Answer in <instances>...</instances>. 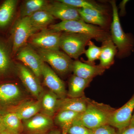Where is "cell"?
<instances>
[{
    "mask_svg": "<svg viewBox=\"0 0 134 134\" xmlns=\"http://www.w3.org/2000/svg\"><path fill=\"white\" fill-rule=\"evenodd\" d=\"M41 99L21 101L17 104L7 108V112L14 113L22 121L29 119L41 111Z\"/></svg>",
    "mask_w": 134,
    "mask_h": 134,
    "instance_id": "15",
    "label": "cell"
},
{
    "mask_svg": "<svg viewBox=\"0 0 134 134\" xmlns=\"http://www.w3.org/2000/svg\"><path fill=\"white\" fill-rule=\"evenodd\" d=\"M11 50L7 44L0 38V76L7 75L12 68Z\"/></svg>",
    "mask_w": 134,
    "mask_h": 134,
    "instance_id": "22",
    "label": "cell"
},
{
    "mask_svg": "<svg viewBox=\"0 0 134 134\" xmlns=\"http://www.w3.org/2000/svg\"><path fill=\"white\" fill-rule=\"evenodd\" d=\"M116 134H134V127L129 126L121 130H118Z\"/></svg>",
    "mask_w": 134,
    "mask_h": 134,
    "instance_id": "33",
    "label": "cell"
},
{
    "mask_svg": "<svg viewBox=\"0 0 134 134\" xmlns=\"http://www.w3.org/2000/svg\"><path fill=\"white\" fill-rule=\"evenodd\" d=\"M1 134H19L17 133H14V132H10V131H7L6 130L5 132L2 133Z\"/></svg>",
    "mask_w": 134,
    "mask_h": 134,
    "instance_id": "38",
    "label": "cell"
},
{
    "mask_svg": "<svg viewBox=\"0 0 134 134\" xmlns=\"http://www.w3.org/2000/svg\"><path fill=\"white\" fill-rule=\"evenodd\" d=\"M45 10L62 21L82 19L78 8L62 2L60 0L48 3Z\"/></svg>",
    "mask_w": 134,
    "mask_h": 134,
    "instance_id": "12",
    "label": "cell"
},
{
    "mask_svg": "<svg viewBox=\"0 0 134 134\" xmlns=\"http://www.w3.org/2000/svg\"><path fill=\"white\" fill-rule=\"evenodd\" d=\"M18 1L5 0L0 4V30L7 29L12 23Z\"/></svg>",
    "mask_w": 134,
    "mask_h": 134,
    "instance_id": "17",
    "label": "cell"
},
{
    "mask_svg": "<svg viewBox=\"0 0 134 134\" xmlns=\"http://www.w3.org/2000/svg\"><path fill=\"white\" fill-rule=\"evenodd\" d=\"M129 126L134 127V111L130 121Z\"/></svg>",
    "mask_w": 134,
    "mask_h": 134,
    "instance_id": "37",
    "label": "cell"
},
{
    "mask_svg": "<svg viewBox=\"0 0 134 134\" xmlns=\"http://www.w3.org/2000/svg\"><path fill=\"white\" fill-rule=\"evenodd\" d=\"M79 12H82L86 14L97 18L99 19H106L104 14L105 13L96 10L90 9H78Z\"/></svg>",
    "mask_w": 134,
    "mask_h": 134,
    "instance_id": "32",
    "label": "cell"
},
{
    "mask_svg": "<svg viewBox=\"0 0 134 134\" xmlns=\"http://www.w3.org/2000/svg\"><path fill=\"white\" fill-rule=\"evenodd\" d=\"M16 70L18 76L27 90L37 100L41 99L44 92L38 78L23 64H18Z\"/></svg>",
    "mask_w": 134,
    "mask_h": 134,
    "instance_id": "8",
    "label": "cell"
},
{
    "mask_svg": "<svg viewBox=\"0 0 134 134\" xmlns=\"http://www.w3.org/2000/svg\"><path fill=\"white\" fill-rule=\"evenodd\" d=\"M79 13L82 19L87 23L97 25L102 28L105 26L106 24V19H99L81 12H79Z\"/></svg>",
    "mask_w": 134,
    "mask_h": 134,
    "instance_id": "29",
    "label": "cell"
},
{
    "mask_svg": "<svg viewBox=\"0 0 134 134\" xmlns=\"http://www.w3.org/2000/svg\"><path fill=\"white\" fill-rule=\"evenodd\" d=\"M3 121L7 131L20 134L24 131L22 120L14 113L7 112L3 114Z\"/></svg>",
    "mask_w": 134,
    "mask_h": 134,
    "instance_id": "26",
    "label": "cell"
},
{
    "mask_svg": "<svg viewBox=\"0 0 134 134\" xmlns=\"http://www.w3.org/2000/svg\"><path fill=\"white\" fill-rule=\"evenodd\" d=\"M42 77L45 85L59 99L66 97L67 91L65 83L55 71L45 62L42 67Z\"/></svg>",
    "mask_w": 134,
    "mask_h": 134,
    "instance_id": "9",
    "label": "cell"
},
{
    "mask_svg": "<svg viewBox=\"0 0 134 134\" xmlns=\"http://www.w3.org/2000/svg\"><path fill=\"white\" fill-rule=\"evenodd\" d=\"M50 29L58 32L80 34L90 36L99 42H103L111 36L100 26L89 24L82 19L61 21L50 25Z\"/></svg>",
    "mask_w": 134,
    "mask_h": 134,
    "instance_id": "2",
    "label": "cell"
},
{
    "mask_svg": "<svg viewBox=\"0 0 134 134\" xmlns=\"http://www.w3.org/2000/svg\"><path fill=\"white\" fill-rule=\"evenodd\" d=\"M68 134H91L90 129L82 125L73 123Z\"/></svg>",
    "mask_w": 134,
    "mask_h": 134,
    "instance_id": "31",
    "label": "cell"
},
{
    "mask_svg": "<svg viewBox=\"0 0 134 134\" xmlns=\"http://www.w3.org/2000/svg\"><path fill=\"white\" fill-rule=\"evenodd\" d=\"M23 97V92L16 84H0V107L7 109L14 106L21 102Z\"/></svg>",
    "mask_w": 134,
    "mask_h": 134,
    "instance_id": "13",
    "label": "cell"
},
{
    "mask_svg": "<svg viewBox=\"0 0 134 134\" xmlns=\"http://www.w3.org/2000/svg\"><path fill=\"white\" fill-rule=\"evenodd\" d=\"M105 70L99 65H91L77 60L73 62L72 65L74 75L86 79L93 80L94 77L103 74Z\"/></svg>",
    "mask_w": 134,
    "mask_h": 134,
    "instance_id": "16",
    "label": "cell"
},
{
    "mask_svg": "<svg viewBox=\"0 0 134 134\" xmlns=\"http://www.w3.org/2000/svg\"><path fill=\"white\" fill-rule=\"evenodd\" d=\"M91 134H116L115 128L110 125H107L90 129Z\"/></svg>",
    "mask_w": 134,
    "mask_h": 134,
    "instance_id": "30",
    "label": "cell"
},
{
    "mask_svg": "<svg viewBox=\"0 0 134 134\" xmlns=\"http://www.w3.org/2000/svg\"><path fill=\"white\" fill-rule=\"evenodd\" d=\"M79 114L66 110L58 112L54 118V122L60 129L62 134H68L70 127Z\"/></svg>",
    "mask_w": 134,
    "mask_h": 134,
    "instance_id": "21",
    "label": "cell"
},
{
    "mask_svg": "<svg viewBox=\"0 0 134 134\" xmlns=\"http://www.w3.org/2000/svg\"><path fill=\"white\" fill-rule=\"evenodd\" d=\"M47 134H62V133L61 131L57 130H54L50 131Z\"/></svg>",
    "mask_w": 134,
    "mask_h": 134,
    "instance_id": "36",
    "label": "cell"
},
{
    "mask_svg": "<svg viewBox=\"0 0 134 134\" xmlns=\"http://www.w3.org/2000/svg\"><path fill=\"white\" fill-rule=\"evenodd\" d=\"M113 10V20L111 26V38L117 47V55L120 58L126 57L132 52L134 41L132 36L123 31L115 1L110 2Z\"/></svg>",
    "mask_w": 134,
    "mask_h": 134,
    "instance_id": "3",
    "label": "cell"
},
{
    "mask_svg": "<svg viewBox=\"0 0 134 134\" xmlns=\"http://www.w3.org/2000/svg\"><path fill=\"white\" fill-rule=\"evenodd\" d=\"M38 31V29L32 24L29 17L21 18L16 20L10 31L12 56L15 55L30 38Z\"/></svg>",
    "mask_w": 134,
    "mask_h": 134,
    "instance_id": "4",
    "label": "cell"
},
{
    "mask_svg": "<svg viewBox=\"0 0 134 134\" xmlns=\"http://www.w3.org/2000/svg\"><path fill=\"white\" fill-rule=\"evenodd\" d=\"M52 117L38 113L29 119L23 121L24 130L29 134H43L53 126Z\"/></svg>",
    "mask_w": 134,
    "mask_h": 134,
    "instance_id": "14",
    "label": "cell"
},
{
    "mask_svg": "<svg viewBox=\"0 0 134 134\" xmlns=\"http://www.w3.org/2000/svg\"><path fill=\"white\" fill-rule=\"evenodd\" d=\"M114 110L110 105L88 98L86 110L79 114L74 123L82 125L90 129L107 125Z\"/></svg>",
    "mask_w": 134,
    "mask_h": 134,
    "instance_id": "1",
    "label": "cell"
},
{
    "mask_svg": "<svg viewBox=\"0 0 134 134\" xmlns=\"http://www.w3.org/2000/svg\"><path fill=\"white\" fill-rule=\"evenodd\" d=\"M37 53L44 62L48 63L61 75H65L72 71L74 61L65 53L59 50L41 49H38Z\"/></svg>",
    "mask_w": 134,
    "mask_h": 134,
    "instance_id": "6",
    "label": "cell"
},
{
    "mask_svg": "<svg viewBox=\"0 0 134 134\" xmlns=\"http://www.w3.org/2000/svg\"><path fill=\"white\" fill-rule=\"evenodd\" d=\"M88 98L85 96L78 98L66 97L59 99L57 112L61 111H71L80 114L86 110Z\"/></svg>",
    "mask_w": 134,
    "mask_h": 134,
    "instance_id": "18",
    "label": "cell"
},
{
    "mask_svg": "<svg viewBox=\"0 0 134 134\" xmlns=\"http://www.w3.org/2000/svg\"><path fill=\"white\" fill-rule=\"evenodd\" d=\"M62 32L51 29H44L31 37V43L39 49L59 50Z\"/></svg>",
    "mask_w": 134,
    "mask_h": 134,
    "instance_id": "7",
    "label": "cell"
},
{
    "mask_svg": "<svg viewBox=\"0 0 134 134\" xmlns=\"http://www.w3.org/2000/svg\"><path fill=\"white\" fill-rule=\"evenodd\" d=\"M92 81V79H85L74 75H72L69 81L68 97L78 98L85 96V90Z\"/></svg>",
    "mask_w": 134,
    "mask_h": 134,
    "instance_id": "20",
    "label": "cell"
},
{
    "mask_svg": "<svg viewBox=\"0 0 134 134\" xmlns=\"http://www.w3.org/2000/svg\"><path fill=\"white\" fill-rule=\"evenodd\" d=\"M29 18L32 24L39 31L46 29L54 19V18L45 9L36 12Z\"/></svg>",
    "mask_w": 134,
    "mask_h": 134,
    "instance_id": "25",
    "label": "cell"
},
{
    "mask_svg": "<svg viewBox=\"0 0 134 134\" xmlns=\"http://www.w3.org/2000/svg\"><path fill=\"white\" fill-rule=\"evenodd\" d=\"M42 113L52 117L57 112L59 99L52 92L43 93L41 98Z\"/></svg>",
    "mask_w": 134,
    "mask_h": 134,
    "instance_id": "23",
    "label": "cell"
},
{
    "mask_svg": "<svg viewBox=\"0 0 134 134\" xmlns=\"http://www.w3.org/2000/svg\"><path fill=\"white\" fill-rule=\"evenodd\" d=\"M129 1L124 0L122 1L120 4V14L121 16H123L125 15L126 13V6L127 3Z\"/></svg>",
    "mask_w": 134,
    "mask_h": 134,
    "instance_id": "34",
    "label": "cell"
},
{
    "mask_svg": "<svg viewBox=\"0 0 134 134\" xmlns=\"http://www.w3.org/2000/svg\"><path fill=\"white\" fill-rule=\"evenodd\" d=\"M134 111V94L124 105L113 112L108 125L121 130L129 126Z\"/></svg>",
    "mask_w": 134,
    "mask_h": 134,
    "instance_id": "11",
    "label": "cell"
},
{
    "mask_svg": "<svg viewBox=\"0 0 134 134\" xmlns=\"http://www.w3.org/2000/svg\"><path fill=\"white\" fill-rule=\"evenodd\" d=\"M16 59L33 72L39 79L42 77L44 63L38 53L29 47H22L16 54Z\"/></svg>",
    "mask_w": 134,
    "mask_h": 134,
    "instance_id": "10",
    "label": "cell"
},
{
    "mask_svg": "<svg viewBox=\"0 0 134 134\" xmlns=\"http://www.w3.org/2000/svg\"><path fill=\"white\" fill-rule=\"evenodd\" d=\"M5 131H6V129L3 121V114L0 113V134H1Z\"/></svg>",
    "mask_w": 134,
    "mask_h": 134,
    "instance_id": "35",
    "label": "cell"
},
{
    "mask_svg": "<svg viewBox=\"0 0 134 134\" xmlns=\"http://www.w3.org/2000/svg\"><path fill=\"white\" fill-rule=\"evenodd\" d=\"M48 3L44 0H28L23 3L20 9L21 18L30 17L36 12L45 9Z\"/></svg>",
    "mask_w": 134,
    "mask_h": 134,
    "instance_id": "24",
    "label": "cell"
},
{
    "mask_svg": "<svg viewBox=\"0 0 134 134\" xmlns=\"http://www.w3.org/2000/svg\"><path fill=\"white\" fill-rule=\"evenodd\" d=\"M100 47L101 50L99 58V65L106 69L113 64L114 58L118 52V50L111 37L102 42Z\"/></svg>",
    "mask_w": 134,
    "mask_h": 134,
    "instance_id": "19",
    "label": "cell"
},
{
    "mask_svg": "<svg viewBox=\"0 0 134 134\" xmlns=\"http://www.w3.org/2000/svg\"><path fill=\"white\" fill-rule=\"evenodd\" d=\"M64 3L78 9H90L98 10L105 13V8L102 5L96 3L94 2L86 0H60Z\"/></svg>",
    "mask_w": 134,
    "mask_h": 134,
    "instance_id": "27",
    "label": "cell"
},
{
    "mask_svg": "<svg viewBox=\"0 0 134 134\" xmlns=\"http://www.w3.org/2000/svg\"><path fill=\"white\" fill-rule=\"evenodd\" d=\"M87 45L88 47L87 50H85L84 53L87 58V60L84 62L91 65H95V61L99 59L101 47L96 46L91 40L89 41Z\"/></svg>",
    "mask_w": 134,
    "mask_h": 134,
    "instance_id": "28",
    "label": "cell"
},
{
    "mask_svg": "<svg viewBox=\"0 0 134 134\" xmlns=\"http://www.w3.org/2000/svg\"><path fill=\"white\" fill-rule=\"evenodd\" d=\"M92 39L80 34L62 32L60 40V48L71 59L77 60L84 53L85 47Z\"/></svg>",
    "mask_w": 134,
    "mask_h": 134,
    "instance_id": "5",
    "label": "cell"
}]
</instances>
